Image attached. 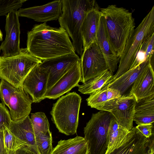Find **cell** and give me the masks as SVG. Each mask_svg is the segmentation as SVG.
Returning a JSON list of instances; mask_svg holds the SVG:
<instances>
[{"instance_id": "6da1fadb", "label": "cell", "mask_w": 154, "mask_h": 154, "mask_svg": "<svg viewBox=\"0 0 154 154\" xmlns=\"http://www.w3.org/2000/svg\"><path fill=\"white\" fill-rule=\"evenodd\" d=\"M27 35L26 48L42 60L75 53L68 33L60 27H52L46 23L36 24Z\"/></svg>"}, {"instance_id": "7a4b0ae2", "label": "cell", "mask_w": 154, "mask_h": 154, "mask_svg": "<svg viewBox=\"0 0 154 154\" xmlns=\"http://www.w3.org/2000/svg\"><path fill=\"white\" fill-rule=\"evenodd\" d=\"M105 20L106 29L111 44L120 57L135 26L132 14L123 7L116 5L100 8Z\"/></svg>"}, {"instance_id": "3957f363", "label": "cell", "mask_w": 154, "mask_h": 154, "mask_svg": "<svg viewBox=\"0 0 154 154\" xmlns=\"http://www.w3.org/2000/svg\"><path fill=\"white\" fill-rule=\"evenodd\" d=\"M62 14L58 19L60 27L72 41L75 51L81 57L84 51L81 28L87 12L98 6L95 0H62Z\"/></svg>"}, {"instance_id": "277c9868", "label": "cell", "mask_w": 154, "mask_h": 154, "mask_svg": "<svg viewBox=\"0 0 154 154\" xmlns=\"http://www.w3.org/2000/svg\"><path fill=\"white\" fill-rule=\"evenodd\" d=\"M81 100V97L73 92L60 97L53 104L50 113L60 132L67 136L76 133Z\"/></svg>"}, {"instance_id": "5b68a950", "label": "cell", "mask_w": 154, "mask_h": 154, "mask_svg": "<svg viewBox=\"0 0 154 154\" xmlns=\"http://www.w3.org/2000/svg\"><path fill=\"white\" fill-rule=\"evenodd\" d=\"M19 55L9 57L0 56V78L17 88L22 87L29 73L42 60L32 56L26 48L21 49Z\"/></svg>"}, {"instance_id": "8992f818", "label": "cell", "mask_w": 154, "mask_h": 154, "mask_svg": "<svg viewBox=\"0 0 154 154\" xmlns=\"http://www.w3.org/2000/svg\"><path fill=\"white\" fill-rule=\"evenodd\" d=\"M154 33V6L134 29L128 40L122 56L118 70L112 81L117 79L128 70L132 64L142 43Z\"/></svg>"}, {"instance_id": "52a82bcc", "label": "cell", "mask_w": 154, "mask_h": 154, "mask_svg": "<svg viewBox=\"0 0 154 154\" xmlns=\"http://www.w3.org/2000/svg\"><path fill=\"white\" fill-rule=\"evenodd\" d=\"M109 112L100 110L93 114L84 129V138L88 142L89 154H105L111 122L113 118Z\"/></svg>"}, {"instance_id": "ba28073f", "label": "cell", "mask_w": 154, "mask_h": 154, "mask_svg": "<svg viewBox=\"0 0 154 154\" xmlns=\"http://www.w3.org/2000/svg\"><path fill=\"white\" fill-rule=\"evenodd\" d=\"M136 103L133 95L122 96L107 101L98 110L110 112L119 125L130 131L133 127Z\"/></svg>"}, {"instance_id": "9c48e42d", "label": "cell", "mask_w": 154, "mask_h": 154, "mask_svg": "<svg viewBox=\"0 0 154 154\" xmlns=\"http://www.w3.org/2000/svg\"><path fill=\"white\" fill-rule=\"evenodd\" d=\"M81 78L84 83L108 70L106 62L96 41L83 51L80 58Z\"/></svg>"}, {"instance_id": "30bf717a", "label": "cell", "mask_w": 154, "mask_h": 154, "mask_svg": "<svg viewBox=\"0 0 154 154\" xmlns=\"http://www.w3.org/2000/svg\"><path fill=\"white\" fill-rule=\"evenodd\" d=\"M5 40L2 42L0 48L5 57L16 56L21 53L20 47V23L17 9L10 11L6 15Z\"/></svg>"}, {"instance_id": "8fae6325", "label": "cell", "mask_w": 154, "mask_h": 154, "mask_svg": "<svg viewBox=\"0 0 154 154\" xmlns=\"http://www.w3.org/2000/svg\"><path fill=\"white\" fill-rule=\"evenodd\" d=\"M48 72L37 65L29 73L22 87L31 98L33 103H38L44 99L47 90Z\"/></svg>"}, {"instance_id": "7c38bea8", "label": "cell", "mask_w": 154, "mask_h": 154, "mask_svg": "<svg viewBox=\"0 0 154 154\" xmlns=\"http://www.w3.org/2000/svg\"><path fill=\"white\" fill-rule=\"evenodd\" d=\"M80 59L75 53L43 60L38 65L48 72L47 90L51 88Z\"/></svg>"}, {"instance_id": "4fadbf2b", "label": "cell", "mask_w": 154, "mask_h": 154, "mask_svg": "<svg viewBox=\"0 0 154 154\" xmlns=\"http://www.w3.org/2000/svg\"><path fill=\"white\" fill-rule=\"evenodd\" d=\"M153 146V139L146 137L133 127L121 145L109 154H149Z\"/></svg>"}, {"instance_id": "5bb4252c", "label": "cell", "mask_w": 154, "mask_h": 154, "mask_svg": "<svg viewBox=\"0 0 154 154\" xmlns=\"http://www.w3.org/2000/svg\"><path fill=\"white\" fill-rule=\"evenodd\" d=\"M19 17L46 23L58 20L62 14V0H56L41 6L20 8L17 11Z\"/></svg>"}, {"instance_id": "9a60e30c", "label": "cell", "mask_w": 154, "mask_h": 154, "mask_svg": "<svg viewBox=\"0 0 154 154\" xmlns=\"http://www.w3.org/2000/svg\"><path fill=\"white\" fill-rule=\"evenodd\" d=\"M81 78L80 59L51 88L48 89L44 99H55L73 88L78 86Z\"/></svg>"}, {"instance_id": "2e32d148", "label": "cell", "mask_w": 154, "mask_h": 154, "mask_svg": "<svg viewBox=\"0 0 154 154\" xmlns=\"http://www.w3.org/2000/svg\"><path fill=\"white\" fill-rule=\"evenodd\" d=\"M96 41L104 58L108 70L112 73L117 69L120 58L111 44L107 32L104 18L101 15Z\"/></svg>"}, {"instance_id": "e0dca14e", "label": "cell", "mask_w": 154, "mask_h": 154, "mask_svg": "<svg viewBox=\"0 0 154 154\" xmlns=\"http://www.w3.org/2000/svg\"><path fill=\"white\" fill-rule=\"evenodd\" d=\"M154 68L149 63L139 75L128 96L133 95L136 102L154 94Z\"/></svg>"}, {"instance_id": "ac0fdd59", "label": "cell", "mask_w": 154, "mask_h": 154, "mask_svg": "<svg viewBox=\"0 0 154 154\" xmlns=\"http://www.w3.org/2000/svg\"><path fill=\"white\" fill-rule=\"evenodd\" d=\"M32 103L22 87L18 88L12 94L8 106L12 120L18 121L29 116Z\"/></svg>"}, {"instance_id": "d6986e66", "label": "cell", "mask_w": 154, "mask_h": 154, "mask_svg": "<svg viewBox=\"0 0 154 154\" xmlns=\"http://www.w3.org/2000/svg\"><path fill=\"white\" fill-rule=\"evenodd\" d=\"M97 6L87 13L81 28L84 51L96 41L101 14Z\"/></svg>"}, {"instance_id": "ffe728a7", "label": "cell", "mask_w": 154, "mask_h": 154, "mask_svg": "<svg viewBox=\"0 0 154 154\" xmlns=\"http://www.w3.org/2000/svg\"><path fill=\"white\" fill-rule=\"evenodd\" d=\"M149 63L150 64V61L148 60L130 69L117 79L111 81L109 84L108 88L118 90L121 96H127V92L129 91V93L139 75Z\"/></svg>"}, {"instance_id": "44dd1931", "label": "cell", "mask_w": 154, "mask_h": 154, "mask_svg": "<svg viewBox=\"0 0 154 154\" xmlns=\"http://www.w3.org/2000/svg\"><path fill=\"white\" fill-rule=\"evenodd\" d=\"M50 154H89L88 143L84 137L78 136L68 140H61Z\"/></svg>"}, {"instance_id": "7402d4cb", "label": "cell", "mask_w": 154, "mask_h": 154, "mask_svg": "<svg viewBox=\"0 0 154 154\" xmlns=\"http://www.w3.org/2000/svg\"><path fill=\"white\" fill-rule=\"evenodd\" d=\"M8 130L22 141L37 149L35 132L29 116L18 121H12Z\"/></svg>"}, {"instance_id": "603a6c76", "label": "cell", "mask_w": 154, "mask_h": 154, "mask_svg": "<svg viewBox=\"0 0 154 154\" xmlns=\"http://www.w3.org/2000/svg\"><path fill=\"white\" fill-rule=\"evenodd\" d=\"M133 121L137 125L153 124L154 94L136 102Z\"/></svg>"}, {"instance_id": "cb8c5ba5", "label": "cell", "mask_w": 154, "mask_h": 154, "mask_svg": "<svg viewBox=\"0 0 154 154\" xmlns=\"http://www.w3.org/2000/svg\"><path fill=\"white\" fill-rule=\"evenodd\" d=\"M130 131L119 125L113 117L109 127L107 148L105 154H109L119 147L126 137Z\"/></svg>"}, {"instance_id": "d4e9b609", "label": "cell", "mask_w": 154, "mask_h": 154, "mask_svg": "<svg viewBox=\"0 0 154 154\" xmlns=\"http://www.w3.org/2000/svg\"><path fill=\"white\" fill-rule=\"evenodd\" d=\"M113 76L112 73L106 70L83 84L79 85L77 86L78 91L82 94H90L102 88Z\"/></svg>"}, {"instance_id": "484cf974", "label": "cell", "mask_w": 154, "mask_h": 154, "mask_svg": "<svg viewBox=\"0 0 154 154\" xmlns=\"http://www.w3.org/2000/svg\"><path fill=\"white\" fill-rule=\"evenodd\" d=\"M3 132L5 154H15L17 150L28 145L13 135L7 128L5 127Z\"/></svg>"}, {"instance_id": "4316f807", "label": "cell", "mask_w": 154, "mask_h": 154, "mask_svg": "<svg viewBox=\"0 0 154 154\" xmlns=\"http://www.w3.org/2000/svg\"><path fill=\"white\" fill-rule=\"evenodd\" d=\"M112 78L102 88L91 94L86 99L88 105L98 110L107 101V91Z\"/></svg>"}, {"instance_id": "83f0119b", "label": "cell", "mask_w": 154, "mask_h": 154, "mask_svg": "<svg viewBox=\"0 0 154 154\" xmlns=\"http://www.w3.org/2000/svg\"><path fill=\"white\" fill-rule=\"evenodd\" d=\"M34 132L36 146L39 153L50 154L53 148L51 132L44 134L35 131Z\"/></svg>"}, {"instance_id": "f1b7e54d", "label": "cell", "mask_w": 154, "mask_h": 154, "mask_svg": "<svg viewBox=\"0 0 154 154\" xmlns=\"http://www.w3.org/2000/svg\"><path fill=\"white\" fill-rule=\"evenodd\" d=\"M30 119L34 131L46 134L50 133V125L45 114L43 112L31 113Z\"/></svg>"}, {"instance_id": "f546056e", "label": "cell", "mask_w": 154, "mask_h": 154, "mask_svg": "<svg viewBox=\"0 0 154 154\" xmlns=\"http://www.w3.org/2000/svg\"><path fill=\"white\" fill-rule=\"evenodd\" d=\"M17 88L6 81L1 79L0 82V99L2 103L8 106L12 94Z\"/></svg>"}, {"instance_id": "4dcf8cb0", "label": "cell", "mask_w": 154, "mask_h": 154, "mask_svg": "<svg viewBox=\"0 0 154 154\" xmlns=\"http://www.w3.org/2000/svg\"><path fill=\"white\" fill-rule=\"evenodd\" d=\"M25 0H0V16L7 15L11 11L21 7Z\"/></svg>"}, {"instance_id": "1f68e13d", "label": "cell", "mask_w": 154, "mask_h": 154, "mask_svg": "<svg viewBox=\"0 0 154 154\" xmlns=\"http://www.w3.org/2000/svg\"><path fill=\"white\" fill-rule=\"evenodd\" d=\"M154 33L142 44L139 50L143 52L147 60L150 61V64L154 68Z\"/></svg>"}, {"instance_id": "d6a6232c", "label": "cell", "mask_w": 154, "mask_h": 154, "mask_svg": "<svg viewBox=\"0 0 154 154\" xmlns=\"http://www.w3.org/2000/svg\"><path fill=\"white\" fill-rule=\"evenodd\" d=\"M9 112L5 105L0 103V131L5 127L9 129L12 122Z\"/></svg>"}, {"instance_id": "836d02e7", "label": "cell", "mask_w": 154, "mask_h": 154, "mask_svg": "<svg viewBox=\"0 0 154 154\" xmlns=\"http://www.w3.org/2000/svg\"><path fill=\"white\" fill-rule=\"evenodd\" d=\"M135 127L146 138H149L153 135V124L137 125Z\"/></svg>"}, {"instance_id": "e575fe53", "label": "cell", "mask_w": 154, "mask_h": 154, "mask_svg": "<svg viewBox=\"0 0 154 154\" xmlns=\"http://www.w3.org/2000/svg\"><path fill=\"white\" fill-rule=\"evenodd\" d=\"M15 154H40L35 147L26 145L17 150Z\"/></svg>"}, {"instance_id": "d590c367", "label": "cell", "mask_w": 154, "mask_h": 154, "mask_svg": "<svg viewBox=\"0 0 154 154\" xmlns=\"http://www.w3.org/2000/svg\"><path fill=\"white\" fill-rule=\"evenodd\" d=\"M121 97V95L118 90L108 88L107 91V100L118 98Z\"/></svg>"}, {"instance_id": "8d00e7d4", "label": "cell", "mask_w": 154, "mask_h": 154, "mask_svg": "<svg viewBox=\"0 0 154 154\" xmlns=\"http://www.w3.org/2000/svg\"><path fill=\"white\" fill-rule=\"evenodd\" d=\"M0 153L5 154L3 130L0 131Z\"/></svg>"}, {"instance_id": "74e56055", "label": "cell", "mask_w": 154, "mask_h": 154, "mask_svg": "<svg viewBox=\"0 0 154 154\" xmlns=\"http://www.w3.org/2000/svg\"><path fill=\"white\" fill-rule=\"evenodd\" d=\"M154 154V146H153L151 148L149 154Z\"/></svg>"}, {"instance_id": "f35d334b", "label": "cell", "mask_w": 154, "mask_h": 154, "mask_svg": "<svg viewBox=\"0 0 154 154\" xmlns=\"http://www.w3.org/2000/svg\"><path fill=\"white\" fill-rule=\"evenodd\" d=\"M3 34L0 29V42L2 40Z\"/></svg>"}, {"instance_id": "ab89813d", "label": "cell", "mask_w": 154, "mask_h": 154, "mask_svg": "<svg viewBox=\"0 0 154 154\" xmlns=\"http://www.w3.org/2000/svg\"><path fill=\"white\" fill-rule=\"evenodd\" d=\"M0 50H1V49H0Z\"/></svg>"}, {"instance_id": "60d3db41", "label": "cell", "mask_w": 154, "mask_h": 154, "mask_svg": "<svg viewBox=\"0 0 154 154\" xmlns=\"http://www.w3.org/2000/svg\"><path fill=\"white\" fill-rule=\"evenodd\" d=\"M0 154H1L0 153Z\"/></svg>"}]
</instances>
